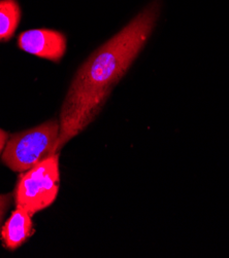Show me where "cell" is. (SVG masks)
Here are the masks:
<instances>
[{
  "instance_id": "cell-1",
  "label": "cell",
  "mask_w": 229,
  "mask_h": 258,
  "mask_svg": "<svg viewBox=\"0 0 229 258\" xmlns=\"http://www.w3.org/2000/svg\"><path fill=\"white\" fill-rule=\"evenodd\" d=\"M161 10V0H152L76 71L61 107L55 154L82 133L103 110L113 89L129 70L154 31Z\"/></svg>"
},
{
  "instance_id": "cell-2",
  "label": "cell",
  "mask_w": 229,
  "mask_h": 258,
  "mask_svg": "<svg viewBox=\"0 0 229 258\" xmlns=\"http://www.w3.org/2000/svg\"><path fill=\"white\" fill-rule=\"evenodd\" d=\"M60 132L57 119L48 120L33 128L12 135L3 154V162L15 172H25L54 156Z\"/></svg>"
},
{
  "instance_id": "cell-3",
  "label": "cell",
  "mask_w": 229,
  "mask_h": 258,
  "mask_svg": "<svg viewBox=\"0 0 229 258\" xmlns=\"http://www.w3.org/2000/svg\"><path fill=\"white\" fill-rule=\"evenodd\" d=\"M59 153L50 157L20 176L16 186L17 208L31 216L56 200L59 190Z\"/></svg>"
},
{
  "instance_id": "cell-4",
  "label": "cell",
  "mask_w": 229,
  "mask_h": 258,
  "mask_svg": "<svg viewBox=\"0 0 229 258\" xmlns=\"http://www.w3.org/2000/svg\"><path fill=\"white\" fill-rule=\"evenodd\" d=\"M18 44L26 53L59 62L65 54L66 37L55 30L33 29L21 33Z\"/></svg>"
},
{
  "instance_id": "cell-5",
  "label": "cell",
  "mask_w": 229,
  "mask_h": 258,
  "mask_svg": "<svg viewBox=\"0 0 229 258\" xmlns=\"http://www.w3.org/2000/svg\"><path fill=\"white\" fill-rule=\"evenodd\" d=\"M33 235L31 215L21 208L13 212L2 230L3 240L7 248L15 250Z\"/></svg>"
},
{
  "instance_id": "cell-6",
  "label": "cell",
  "mask_w": 229,
  "mask_h": 258,
  "mask_svg": "<svg viewBox=\"0 0 229 258\" xmlns=\"http://www.w3.org/2000/svg\"><path fill=\"white\" fill-rule=\"evenodd\" d=\"M20 18L21 11L16 0H0V41L13 37Z\"/></svg>"
},
{
  "instance_id": "cell-7",
  "label": "cell",
  "mask_w": 229,
  "mask_h": 258,
  "mask_svg": "<svg viewBox=\"0 0 229 258\" xmlns=\"http://www.w3.org/2000/svg\"><path fill=\"white\" fill-rule=\"evenodd\" d=\"M11 195H0V223L3 221V218L9 209L11 205Z\"/></svg>"
},
{
  "instance_id": "cell-8",
  "label": "cell",
  "mask_w": 229,
  "mask_h": 258,
  "mask_svg": "<svg viewBox=\"0 0 229 258\" xmlns=\"http://www.w3.org/2000/svg\"><path fill=\"white\" fill-rule=\"evenodd\" d=\"M9 138H10L9 133H7L6 131L0 128V153H2V151L5 149V146H6Z\"/></svg>"
}]
</instances>
